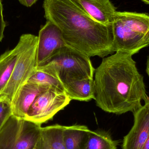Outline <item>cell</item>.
Segmentation results:
<instances>
[{
    "label": "cell",
    "mask_w": 149,
    "mask_h": 149,
    "mask_svg": "<svg viewBox=\"0 0 149 149\" xmlns=\"http://www.w3.org/2000/svg\"><path fill=\"white\" fill-rule=\"evenodd\" d=\"M93 20L112 26L117 11L110 0H76Z\"/></svg>",
    "instance_id": "obj_11"
},
{
    "label": "cell",
    "mask_w": 149,
    "mask_h": 149,
    "mask_svg": "<svg viewBox=\"0 0 149 149\" xmlns=\"http://www.w3.org/2000/svg\"><path fill=\"white\" fill-rule=\"evenodd\" d=\"M141 1H142L143 2L147 4H149V0H141Z\"/></svg>",
    "instance_id": "obj_25"
},
{
    "label": "cell",
    "mask_w": 149,
    "mask_h": 149,
    "mask_svg": "<svg viewBox=\"0 0 149 149\" xmlns=\"http://www.w3.org/2000/svg\"><path fill=\"white\" fill-rule=\"evenodd\" d=\"M71 101L65 91L50 87L37 96L24 120L42 125L52 119Z\"/></svg>",
    "instance_id": "obj_7"
},
{
    "label": "cell",
    "mask_w": 149,
    "mask_h": 149,
    "mask_svg": "<svg viewBox=\"0 0 149 149\" xmlns=\"http://www.w3.org/2000/svg\"><path fill=\"white\" fill-rule=\"evenodd\" d=\"M133 113L134 125L124 136L122 149H141L149 135V106L145 104Z\"/></svg>",
    "instance_id": "obj_9"
},
{
    "label": "cell",
    "mask_w": 149,
    "mask_h": 149,
    "mask_svg": "<svg viewBox=\"0 0 149 149\" xmlns=\"http://www.w3.org/2000/svg\"><path fill=\"white\" fill-rule=\"evenodd\" d=\"M117 143L109 134L102 131L90 130L84 149H116Z\"/></svg>",
    "instance_id": "obj_16"
},
{
    "label": "cell",
    "mask_w": 149,
    "mask_h": 149,
    "mask_svg": "<svg viewBox=\"0 0 149 149\" xmlns=\"http://www.w3.org/2000/svg\"><path fill=\"white\" fill-rule=\"evenodd\" d=\"M57 78L63 84L83 79L93 78L95 69L90 57L66 45L42 67Z\"/></svg>",
    "instance_id": "obj_4"
},
{
    "label": "cell",
    "mask_w": 149,
    "mask_h": 149,
    "mask_svg": "<svg viewBox=\"0 0 149 149\" xmlns=\"http://www.w3.org/2000/svg\"><path fill=\"white\" fill-rule=\"evenodd\" d=\"M38 1V0H18L21 4L27 7H31Z\"/></svg>",
    "instance_id": "obj_20"
},
{
    "label": "cell",
    "mask_w": 149,
    "mask_h": 149,
    "mask_svg": "<svg viewBox=\"0 0 149 149\" xmlns=\"http://www.w3.org/2000/svg\"><path fill=\"white\" fill-rule=\"evenodd\" d=\"M28 81L45 85L65 91L63 84L57 78L40 69H37L35 74L30 77Z\"/></svg>",
    "instance_id": "obj_17"
},
{
    "label": "cell",
    "mask_w": 149,
    "mask_h": 149,
    "mask_svg": "<svg viewBox=\"0 0 149 149\" xmlns=\"http://www.w3.org/2000/svg\"><path fill=\"white\" fill-rule=\"evenodd\" d=\"M146 72L148 73L149 77V56H148V58H147V69H146Z\"/></svg>",
    "instance_id": "obj_22"
},
{
    "label": "cell",
    "mask_w": 149,
    "mask_h": 149,
    "mask_svg": "<svg viewBox=\"0 0 149 149\" xmlns=\"http://www.w3.org/2000/svg\"><path fill=\"white\" fill-rule=\"evenodd\" d=\"M64 126L59 124L42 127L41 149H65L63 141Z\"/></svg>",
    "instance_id": "obj_15"
},
{
    "label": "cell",
    "mask_w": 149,
    "mask_h": 149,
    "mask_svg": "<svg viewBox=\"0 0 149 149\" xmlns=\"http://www.w3.org/2000/svg\"><path fill=\"white\" fill-rule=\"evenodd\" d=\"M12 115L11 102L0 97V130Z\"/></svg>",
    "instance_id": "obj_18"
},
{
    "label": "cell",
    "mask_w": 149,
    "mask_h": 149,
    "mask_svg": "<svg viewBox=\"0 0 149 149\" xmlns=\"http://www.w3.org/2000/svg\"><path fill=\"white\" fill-rule=\"evenodd\" d=\"M29 36L30 34L22 35L14 49L0 56V94L8 82L18 57L27 45Z\"/></svg>",
    "instance_id": "obj_12"
},
{
    "label": "cell",
    "mask_w": 149,
    "mask_h": 149,
    "mask_svg": "<svg viewBox=\"0 0 149 149\" xmlns=\"http://www.w3.org/2000/svg\"><path fill=\"white\" fill-rule=\"evenodd\" d=\"M63 85L65 93L71 100L88 102L94 100L93 78L79 80Z\"/></svg>",
    "instance_id": "obj_13"
},
{
    "label": "cell",
    "mask_w": 149,
    "mask_h": 149,
    "mask_svg": "<svg viewBox=\"0 0 149 149\" xmlns=\"http://www.w3.org/2000/svg\"><path fill=\"white\" fill-rule=\"evenodd\" d=\"M37 50V68L45 64L52 56L67 45L59 28L47 21L38 33Z\"/></svg>",
    "instance_id": "obj_8"
},
{
    "label": "cell",
    "mask_w": 149,
    "mask_h": 149,
    "mask_svg": "<svg viewBox=\"0 0 149 149\" xmlns=\"http://www.w3.org/2000/svg\"><path fill=\"white\" fill-rule=\"evenodd\" d=\"M132 55L118 51L103 58L95 71L94 100L97 107L117 115L134 113L146 101L143 77Z\"/></svg>",
    "instance_id": "obj_1"
},
{
    "label": "cell",
    "mask_w": 149,
    "mask_h": 149,
    "mask_svg": "<svg viewBox=\"0 0 149 149\" xmlns=\"http://www.w3.org/2000/svg\"><path fill=\"white\" fill-rule=\"evenodd\" d=\"M141 149H149V135Z\"/></svg>",
    "instance_id": "obj_21"
},
{
    "label": "cell",
    "mask_w": 149,
    "mask_h": 149,
    "mask_svg": "<svg viewBox=\"0 0 149 149\" xmlns=\"http://www.w3.org/2000/svg\"><path fill=\"white\" fill-rule=\"evenodd\" d=\"M90 130L86 126H64L63 141L65 149H84Z\"/></svg>",
    "instance_id": "obj_14"
},
{
    "label": "cell",
    "mask_w": 149,
    "mask_h": 149,
    "mask_svg": "<svg viewBox=\"0 0 149 149\" xmlns=\"http://www.w3.org/2000/svg\"><path fill=\"white\" fill-rule=\"evenodd\" d=\"M40 138H41V137H40ZM40 138L35 148L33 149H41V139Z\"/></svg>",
    "instance_id": "obj_23"
},
{
    "label": "cell",
    "mask_w": 149,
    "mask_h": 149,
    "mask_svg": "<svg viewBox=\"0 0 149 149\" xmlns=\"http://www.w3.org/2000/svg\"><path fill=\"white\" fill-rule=\"evenodd\" d=\"M38 37L30 34L29 41L20 53L12 75L0 97L11 102L17 92L37 71Z\"/></svg>",
    "instance_id": "obj_6"
},
{
    "label": "cell",
    "mask_w": 149,
    "mask_h": 149,
    "mask_svg": "<svg viewBox=\"0 0 149 149\" xmlns=\"http://www.w3.org/2000/svg\"><path fill=\"white\" fill-rule=\"evenodd\" d=\"M114 52L133 56L149 45V15L117 11L112 24Z\"/></svg>",
    "instance_id": "obj_3"
},
{
    "label": "cell",
    "mask_w": 149,
    "mask_h": 149,
    "mask_svg": "<svg viewBox=\"0 0 149 149\" xmlns=\"http://www.w3.org/2000/svg\"><path fill=\"white\" fill-rule=\"evenodd\" d=\"M45 17L61 31L67 45L91 57L114 52L112 26L93 19L76 0H44Z\"/></svg>",
    "instance_id": "obj_2"
},
{
    "label": "cell",
    "mask_w": 149,
    "mask_h": 149,
    "mask_svg": "<svg viewBox=\"0 0 149 149\" xmlns=\"http://www.w3.org/2000/svg\"><path fill=\"white\" fill-rule=\"evenodd\" d=\"M42 128L40 124L12 115L0 130V149H33Z\"/></svg>",
    "instance_id": "obj_5"
},
{
    "label": "cell",
    "mask_w": 149,
    "mask_h": 149,
    "mask_svg": "<svg viewBox=\"0 0 149 149\" xmlns=\"http://www.w3.org/2000/svg\"><path fill=\"white\" fill-rule=\"evenodd\" d=\"M144 102H145V105H147L149 106V97L148 98V100H147L146 101Z\"/></svg>",
    "instance_id": "obj_24"
},
{
    "label": "cell",
    "mask_w": 149,
    "mask_h": 149,
    "mask_svg": "<svg viewBox=\"0 0 149 149\" xmlns=\"http://www.w3.org/2000/svg\"><path fill=\"white\" fill-rule=\"evenodd\" d=\"M49 87L27 81L17 92L11 101L12 115L24 120L29 109L37 96Z\"/></svg>",
    "instance_id": "obj_10"
},
{
    "label": "cell",
    "mask_w": 149,
    "mask_h": 149,
    "mask_svg": "<svg viewBox=\"0 0 149 149\" xmlns=\"http://www.w3.org/2000/svg\"><path fill=\"white\" fill-rule=\"evenodd\" d=\"M6 27V23L3 19V6L1 1L0 0V42L3 38V32Z\"/></svg>",
    "instance_id": "obj_19"
}]
</instances>
